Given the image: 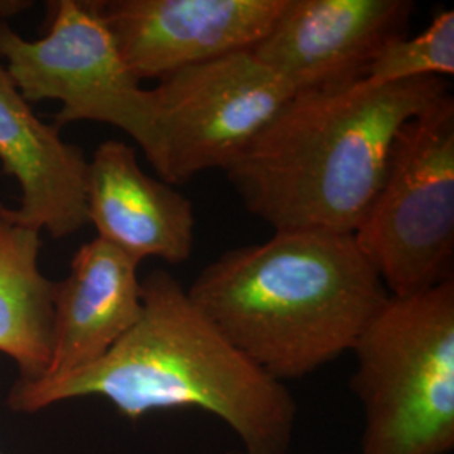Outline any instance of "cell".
Listing matches in <instances>:
<instances>
[{"label": "cell", "instance_id": "6da1fadb", "mask_svg": "<svg viewBox=\"0 0 454 454\" xmlns=\"http://www.w3.org/2000/svg\"><path fill=\"white\" fill-rule=\"evenodd\" d=\"M97 395L127 419L195 407L226 424L244 454H288L298 406L290 389L246 357L195 307L176 276L142 279V315L93 365L56 380H17L16 412Z\"/></svg>", "mask_w": 454, "mask_h": 454}, {"label": "cell", "instance_id": "7a4b0ae2", "mask_svg": "<svg viewBox=\"0 0 454 454\" xmlns=\"http://www.w3.org/2000/svg\"><path fill=\"white\" fill-rule=\"evenodd\" d=\"M446 95L444 78L296 93L227 168V179L275 232L356 234L397 133Z\"/></svg>", "mask_w": 454, "mask_h": 454}, {"label": "cell", "instance_id": "3957f363", "mask_svg": "<svg viewBox=\"0 0 454 454\" xmlns=\"http://www.w3.org/2000/svg\"><path fill=\"white\" fill-rule=\"evenodd\" d=\"M219 332L279 382L352 352L389 298L354 234L275 232L229 249L187 290Z\"/></svg>", "mask_w": 454, "mask_h": 454}, {"label": "cell", "instance_id": "277c9868", "mask_svg": "<svg viewBox=\"0 0 454 454\" xmlns=\"http://www.w3.org/2000/svg\"><path fill=\"white\" fill-rule=\"evenodd\" d=\"M352 352L350 389L364 414L360 454L454 450V278L389 294Z\"/></svg>", "mask_w": 454, "mask_h": 454}, {"label": "cell", "instance_id": "5b68a950", "mask_svg": "<svg viewBox=\"0 0 454 454\" xmlns=\"http://www.w3.org/2000/svg\"><path fill=\"white\" fill-rule=\"evenodd\" d=\"M394 296L454 278V99L439 98L397 133L382 184L354 234Z\"/></svg>", "mask_w": 454, "mask_h": 454}, {"label": "cell", "instance_id": "8992f818", "mask_svg": "<svg viewBox=\"0 0 454 454\" xmlns=\"http://www.w3.org/2000/svg\"><path fill=\"white\" fill-rule=\"evenodd\" d=\"M48 33L27 41L0 19V58L26 101H59L56 125L98 121L125 131L155 168L160 157L152 91L140 86L93 2L58 0Z\"/></svg>", "mask_w": 454, "mask_h": 454}, {"label": "cell", "instance_id": "52a82bcc", "mask_svg": "<svg viewBox=\"0 0 454 454\" xmlns=\"http://www.w3.org/2000/svg\"><path fill=\"white\" fill-rule=\"evenodd\" d=\"M150 91L160 142L155 172L170 185L226 172L294 97L253 51L182 69Z\"/></svg>", "mask_w": 454, "mask_h": 454}, {"label": "cell", "instance_id": "ba28073f", "mask_svg": "<svg viewBox=\"0 0 454 454\" xmlns=\"http://www.w3.org/2000/svg\"><path fill=\"white\" fill-rule=\"evenodd\" d=\"M288 0H95L131 74L163 80L177 71L251 51Z\"/></svg>", "mask_w": 454, "mask_h": 454}, {"label": "cell", "instance_id": "9c48e42d", "mask_svg": "<svg viewBox=\"0 0 454 454\" xmlns=\"http://www.w3.org/2000/svg\"><path fill=\"white\" fill-rule=\"evenodd\" d=\"M411 0H288L253 51L294 95L364 82L379 51L406 35Z\"/></svg>", "mask_w": 454, "mask_h": 454}, {"label": "cell", "instance_id": "30bf717a", "mask_svg": "<svg viewBox=\"0 0 454 454\" xmlns=\"http://www.w3.org/2000/svg\"><path fill=\"white\" fill-rule=\"evenodd\" d=\"M88 223L98 238L138 262L182 264L194 253L195 212L189 197L144 172L133 146L106 140L88 168Z\"/></svg>", "mask_w": 454, "mask_h": 454}, {"label": "cell", "instance_id": "8fae6325", "mask_svg": "<svg viewBox=\"0 0 454 454\" xmlns=\"http://www.w3.org/2000/svg\"><path fill=\"white\" fill-rule=\"evenodd\" d=\"M0 163L20 185L19 209L9 217L56 239L88 224V168L80 146L61 138L44 123L0 66Z\"/></svg>", "mask_w": 454, "mask_h": 454}, {"label": "cell", "instance_id": "7c38bea8", "mask_svg": "<svg viewBox=\"0 0 454 454\" xmlns=\"http://www.w3.org/2000/svg\"><path fill=\"white\" fill-rule=\"evenodd\" d=\"M138 266L99 238L76 251L69 273L56 283L51 360L39 380H56L93 365L138 322Z\"/></svg>", "mask_w": 454, "mask_h": 454}, {"label": "cell", "instance_id": "4fadbf2b", "mask_svg": "<svg viewBox=\"0 0 454 454\" xmlns=\"http://www.w3.org/2000/svg\"><path fill=\"white\" fill-rule=\"evenodd\" d=\"M41 232L14 223L0 206V354L16 362L20 380L48 371L56 283L39 268Z\"/></svg>", "mask_w": 454, "mask_h": 454}, {"label": "cell", "instance_id": "5bb4252c", "mask_svg": "<svg viewBox=\"0 0 454 454\" xmlns=\"http://www.w3.org/2000/svg\"><path fill=\"white\" fill-rule=\"evenodd\" d=\"M454 74V12L442 9L422 33L403 35L379 51L365 80L394 84Z\"/></svg>", "mask_w": 454, "mask_h": 454}, {"label": "cell", "instance_id": "9a60e30c", "mask_svg": "<svg viewBox=\"0 0 454 454\" xmlns=\"http://www.w3.org/2000/svg\"><path fill=\"white\" fill-rule=\"evenodd\" d=\"M33 5V2L26 0H0V17L5 20L7 17L16 16L22 11H27Z\"/></svg>", "mask_w": 454, "mask_h": 454}, {"label": "cell", "instance_id": "2e32d148", "mask_svg": "<svg viewBox=\"0 0 454 454\" xmlns=\"http://www.w3.org/2000/svg\"><path fill=\"white\" fill-rule=\"evenodd\" d=\"M0 454H4V453H0Z\"/></svg>", "mask_w": 454, "mask_h": 454}]
</instances>
